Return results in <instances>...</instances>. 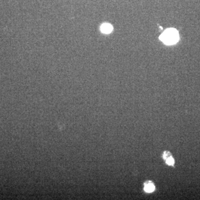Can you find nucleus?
I'll return each instance as SVG.
<instances>
[{
  "mask_svg": "<svg viewBox=\"0 0 200 200\" xmlns=\"http://www.w3.org/2000/svg\"><path fill=\"white\" fill-rule=\"evenodd\" d=\"M160 39L166 45L175 44L179 40L178 31L175 28L167 29L160 36Z\"/></svg>",
  "mask_w": 200,
  "mask_h": 200,
  "instance_id": "f257e3e1",
  "label": "nucleus"
},
{
  "mask_svg": "<svg viewBox=\"0 0 200 200\" xmlns=\"http://www.w3.org/2000/svg\"><path fill=\"white\" fill-rule=\"evenodd\" d=\"M144 191L147 193H151L155 190V186L151 181H147L144 183Z\"/></svg>",
  "mask_w": 200,
  "mask_h": 200,
  "instance_id": "f03ea898",
  "label": "nucleus"
},
{
  "mask_svg": "<svg viewBox=\"0 0 200 200\" xmlns=\"http://www.w3.org/2000/svg\"><path fill=\"white\" fill-rule=\"evenodd\" d=\"M112 26L108 24H104L101 27V30L105 34H109L112 31Z\"/></svg>",
  "mask_w": 200,
  "mask_h": 200,
  "instance_id": "7ed1b4c3",
  "label": "nucleus"
},
{
  "mask_svg": "<svg viewBox=\"0 0 200 200\" xmlns=\"http://www.w3.org/2000/svg\"><path fill=\"white\" fill-rule=\"evenodd\" d=\"M166 163L168 165L172 166H174V165H175V160L173 158V156L166 160Z\"/></svg>",
  "mask_w": 200,
  "mask_h": 200,
  "instance_id": "20e7f679",
  "label": "nucleus"
},
{
  "mask_svg": "<svg viewBox=\"0 0 200 200\" xmlns=\"http://www.w3.org/2000/svg\"><path fill=\"white\" fill-rule=\"evenodd\" d=\"M171 156H172V155H171V153L169 151H165V152H163V158L164 160H166V159L169 158V157H171Z\"/></svg>",
  "mask_w": 200,
  "mask_h": 200,
  "instance_id": "39448f33",
  "label": "nucleus"
}]
</instances>
